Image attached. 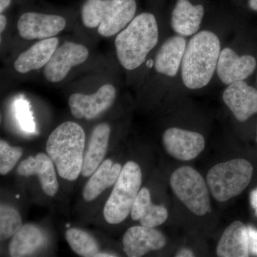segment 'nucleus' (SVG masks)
Returning a JSON list of instances; mask_svg holds the SVG:
<instances>
[{"label": "nucleus", "instance_id": "obj_15", "mask_svg": "<svg viewBox=\"0 0 257 257\" xmlns=\"http://www.w3.org/2000/svg\"><path fill=\"white\" fill-rule=\"evenodd\" d=\"M18 173L23 177L37 176L42 190L49 197H55L58 192L59 183L54 162L46 154L39 153L23 160L19 165Z\"/></svg>", "mask_w": 257, "mask_h": 257}, {"label": "nucleus", "instance_id": "obj_20", "mask_svg": "<svg viewBox=\"0 0 257 257\" xmlns=\"http://www.w3.org/2000/svg\"><path fill=\"white\" fill-rule=\"evenodd\" d=\"M130 214L134 221H140L142 226L150 228L164 224L169 216L164 206L155 205L152 202L151 194L146 187L140 189Z\"/></svg>", "mask_w": 257, "mask_h": 257}, {"label": "nucleus", "instance_id": "obj_28", "mask_svg": "<svg viewBox=\"0 0 257 257\" xmlns=\"http://www.w3.org/2000/svg\"><path fill=\"white\" fill-rule=\"evenodd\" d=\"M247 228L250 255L257 256V229L251 226H248Z\"/></svg>", "mask_w": 257, "mask_h": 257}, {"label": "nucleus", "instance_id": "obj_23", "mask_svg": "<svg viewBox=\"0 0 257 257\" xmlns=\"http://www.w3.org/2000/svg\"><path fill=\"white\" fill-rule=\"evenodd\" d=\"M46 243V236L40 227L32 224L23 225L13 236L9 246L10 256H31Z\"/></svg>", "mask_w": 257, "mask_h": 257}, {"label": "nucleus", "instance_id": "obj_11", "mask_svg": "<svg viewBox=\"0 0 257 257\" xmlns=\"http://www.w3.org/2000/svg\"><path fill=\"white\" fill-rule=\"evenodd\" d=\"M66 25L65 19L58 15L27 13L19 19L18 30L25 40H45L58 35Z\"/></svg>", "mask_w": 257, "mask_h": 257}, {"label": "nucleus", "instance_id": "obj_14", "mask_svg": "<svg viewBox=\"0 0 257 257\" xmlns=\"http://www.w3.org/2000/svg\"><path fill=\"white\" fill-rule=\"evenodd\" d=\"M256 67V60L253 56H239L231 49L225 48L219 55L216 72L221 82L229 85L247 78Z\"/></svg>", "mask_w": 257, "mask_h": 257}, {"label": "nucleus", "instance_id": "obj_27", "mask_svg": "<svg viewBox=\"0 0 257 257\" xmlns=\"http://www.w3.org/2000/svg\"><path fill=\"white\" fill-rule=\"evenodd\" d=\"M16 109L19 121L23 130H26L29 133L35 131V123L32 120L28 104L25 101H18L17 102Z\"/></svg>", "mask_w": 257, "mask_h": 257}, {"label": "nucleus", "instance_id": "obj_17", "mask_svg": "<svg viewBox=\"0 0 257 257\" xmlns=\"http://www.w3.org/2000/svg\"><path fill=\"white\" fill-rule=\"evenodd\" d=\"M216 254L221 257L249 256L247 226L240 221L231 223L221 235Z\"/></svg>", "mask_w": 257, "mask_h": 257}, {"label": "nucleus", "instance_id": "obj_12", "mask_svg": "<svg viewBox=\"0 0 257 257\" xmlns=\"http://www.w3.org/2000/svg\"><path fill=\"white\" fill-rule=\"evenodd\" d=\"M123 249L128 257H141L165 246L167 240L158 230L144 226H133L125 232Z\"/></svg>", "mask_w": 257, "mask_h": 257}, {"label": "nucleus", "instance_id": "obj_32", "mask_svg": "<svg viewBox=\"0 0 257 257\" xmlns=\"http://www.w3.org/2000/svg\"><path fill=\"white\" fill-rule=\"evenodd\" d=\"M11 3V0H0V13H3Z\"/></svg>", "mask_w": 257, "mask_h": 257}, {"label": "nucleus", "instance_id": "obj_33", "mask_svg": "<svg viewBox=\"0 0 257 257\" xmlns=\"http://www.w3.org/2000/svg\"><path fill=\"white\" fill-rule=\"evenodd\" d=\"M248 6L253 11L257 12V0H248Z\"/></svg>", "mask_w": 257, "mask_h": 257}, {"label": "nucleus", "instance_id": "obj_16", "mask_svg": "<svg viewBox=\"0 0 257 257\" xmlns=\"http://www.w3.org/2000/svg\"><path fill=\"white\" fill-rule=\"evenodd\" d=\"M57 37L41 40L20 54L14 63L15 70L26 74L45 67L59 45Z\"/></svg>", "mask_w": 257, "mask_h": 257}, {"label": "nucleus", "instance_id": "obj_25", "mask_svg": "<svg viewBox=\"0 0 257 257\" xmlns=\"http://www.w3.org/2000/svg\"><path fill=\"white\" fill-rule=\"evenodd\" d=\"M20 213L8 204L0 206V239L5 241L13 237L23 226Z\"/></svg>", "mask_w": 257, "mask_h": 257}, {"label": "nucleus", "instance_id": "obj_8", "mask_svg": "<svg viewBox=\"0 0 257 257\" xmlns=\"http://www.w3.org/2000/svg\"><path fill=\"white\" fill-rule=\"evenodd\" d=\"M89 57L87 47L72 42L57 47L43 70L45 78L51 83H58L68 74L72 67L84 63Z\"/></svg>", "mask_w": 257, "mask_h": 257}, {"label": "nucleus", "instance_id": "obj_19", "mask_svg": "<svg viewBox=\"0 0 257 257\" xmlns=\"http://www.w3.org/2000/svg\"><path fill=\"white\" fill-rule=\"evenodd\" d=\"M111 128L106 123L98 124L93 130L89 147L83 160L81 175L89 177L102 163L109 145Z\"/></svg>", "mask_w": 257, "mask_h": 257}, {"label": "nucleus", "instance_id": "obj_10", "mask_svg": "<svg viewBox=\"0 0 257 257\" xmlns=\"http://www.w3.org/2000/svg\"><path fill=\"white\" fill-rule=\"evenodd\" d=\"M162 142L170 156L184 162L194 160L205 148V140L201 134L176 127L166 130Z\"/></svg>", "mask_w": 257, "mask_h": 257}, {"label": "nucleus", "instance_id": "obj_7", "mask_svg": "<svg viewBox=\"0 0 257 257\" xmlns=\"http://www.w3.org/2000/svg\"><path fill=\"white\" fill-rule=\"evenodd\" d=\"M170 184L175 195L194 214L211 212L209 187L197 170L189 166L177 169L171 176Z\"/></svg>", "mask_w": 257, "mask_h": 257}, {"label": "nucleus", "instance_id": "obj_22", "mask_svg": "<svg viewBox=\"0 0 257 257\" xmlns=\"http://www.w3.org/2000/svg\"><path fill=\"white\" fill-rule=\"evenodd\" d=\"M122 166L119 163H113L108 159L99 166L83 189L82 195L86 202H92L99 195L114 186L119 178Z\"/></svg>", "mask_w": 257, "mask_h": 257}, {"label": "nucleus", "instance_id": "obj_2", "mask_svg": "<svg viewBox=\"0 0 257 257\" xmlns=\"http://www.w3.org/2000/svg\"><path fill=\"white\" fill-rule=\"evenodd\" d=\"M220 49L219 38L213 32L202 31L191 39L182 62L186 87L197 89L209 84L217 67Z\"/></svg>", "mask_w": 257, "mask_h": 257}, {"label": "nucleus", "instance_id": "obj_21", "mask_svg": "<svg viewBox=\"0 0 257 257\" xmlns=\"http://www.w3.org/2000/svg\"><path fill=\"white\" fill-rule=\"evenodd\" d=\"M184 37L175 36L163 44L155 61V68L158 73L168 77H175L178 72L186 50Z\"/></svg>", "mask_w": 257, "mask_h": 257}, {"label": "nucleus", "instance_id": "obj_9", "mask_svg": "<svg viewBox=\"0 0 257 257\" xmlns=\"http://www.w3.org/2000/svg\"><path fill=\"white\" fill-rule=\"evenodd\" d=\"M115 98L114 86L104 84L92 94H72L69 99V109L77 119H94L112 105Z\"/></svg>", "mask_w": 257, "mask_h": 257}, {"label": "nucleus", "instance_id": "obj_3", "mask_svg": "<svg viewBox=\"0 0 257 257\" xmlns=\"http://www.w3.org/2000/svg\"><path fill=\"white\" fill-rule=\"evenodd\" d=\"M85 139L82 126L73 121L59 125L49 136L47 153L62 178L74 181L81 175Z\"/></svg>", "mask_w": 257, "mask_h": 257}, {"label": "nucleus", "instance_id": "obj_4", "mask_svg": "<svg viewBox=\"0 0 257 257\" xmlns=\"http://www.w3.org/2000/svg\"><path fill=\"white\" fill-rule=\"evenodd\" d=\"M136 10L135 0H87L81 16L86 28H97L101 36L110 37L133 21Z\"/></svg>", "mask_w": 257, "mask_h": 257}, {"label": "nucleus", "instance_id": "obj_6", "mask_svg": "<svg viewBox=\"0 0 257 257\" xmlns=\"http://www.w3.org/2000/svg\"><path fill=\"white\" fill-rule=\"evenodd\" d=\"M143 182L140 166L135 162H126L114 185L104 208V217L110 224L122 222L131 213Z\"/></svg>", "mask_w": 257, "mask_h": 257}, {"label": "nucleus", "instance_id": "obj_26", "mask_svg": "<svg viewBox=\"0 0 257 257\" xmlns=\"http://www.w3.org/2000/svg\"><path fill=\"white\" fill-rule=\"evenodd\" d=\"M23 149L11 147L5 140L0 141V174L6 175L14 168L23 155Z\"/></svg>", "mask_w": 257, "mask_h": 257}, {"label": "nucleus", "instance_id": "obj_18", "mask_svg": "<svg viewBox=\"0 0 257 257\" xmlns=\"http://www.w3.org/2000/svg\"><path fill=\"white\" fill-rule=\"evenodd\" d=\"M204 15L202 5H193L189 0H178L172 12L171 25L181 36H191L200 28Z\"/></svg>", "mask_w": 257, "mask_h": 257}, {"label": "nucleus", "instance_id": "obj_30", "mask_svg": "<svg viewBox=\"0 0 257 257\" xmlns=\"http://www.w3.org/2000/svg\"><path fill=\"white\" fill-rule=\"evenodd\" d=\"M177 257H192L194 256V252L189 248H181L176 254Z\"/></svg>", "mask_w": 257, "mask_h": 257}, {"label": "nucleus", "instance_id": "obj_29", "mask_svg": "<svg viewBox=\"0 0 257 257\" xmlns=\"http://www.w3.org/2000/svg\"><path fill=\"white\" fill-rule=\"evenodd\" d=\"M250 202L257 216V188L253 189L250 194Z\"/></svg>", "mask_w": 257, "mask_h": 257}, {"label": "nucleus", "instance_id": "obj_1", "mask_svg": "<svg viewBox=\"0 0 257 257\" xmlns=\"http://www.w3.org/2000/svg\"><path fill=\"white\" fill-rule=\"evenodd\" d=\"M159 40L156 18L150 13H143L133 19L115 39L116 57L127 70L138 68Z\"/></svg>", "mask_w": 257, "mask_h": 257}, {"label": "nucleus", "instance_id": "obj_34", "mask_svg": "<svg viewBox=\"0 0 257 257\" xmlns=\"http://www.w3.org/2000/svg\"><path fill=\"white\" fill-rule=\"evenodd\" d=\"M116 256V255L112 254V253H98L95 257H114Z\"/></svg>", "mask_w": 257, "mask_h": 257}, {"label": "nucleus", "instance_id": "obj_13", "mask_svg": "<svg viewBox=\"0 0 257 257\" xmlns=\"http://www.w3.org/2000/svg\"><path fill=\"white\" fill-rule=\"evenodd\" d=\"M223 100L241 122L257 114V89L243 81L229 84L223 93Z\"/></svg>", "mask_w": 257, "mask_h": 257}, {"label": "nucleus", "instance_id": "obj_35", "mask_svg": "<svg viewBox=\"0 0 257 257\" xmlns=\"http://www.w3.org/2000/svg\"><path fill=\"white\" fill-rule=\"evenodd\" d=\"M256 142H257V136H256Z\"/></svg>", "mask_w": 257, "mask_h": 257}, {"label": "nucleus", "instance_id": "obj_31", "mask_svg": "<svg viewBox=\"0 0 257 257\" xmlns=\"http://www.w3.org/2000/svg\"><path fill=\"white\" fill-rule=\"evenodd\" d=\"M7 23H8V20H7L6 17L4 15H0V32L1 33L5 31Z\"/></svg>", "mask_w": 257, "mask_h": 257}, {"label": "nucleus", "instance_id": "obj_5", "mask_svg": "<svg viewBox=\"0 0 257 257\" xmlns=\"http://www.w3.org/2000/svg\"><path fill=\"white\" fill-rule=\"evenodd\" d=\"M253 172L251 164L243 159H234L214 165L207 175L211 195L220 202L237 197L248 187Z\"/></svg>", "mask_w": 257, "mask_h": 257}, {"label": "nucleus", "instance_id": "obj_24", "mask_svg": "<svg viewBox=\"0 0 257 257\" xmlns=\"http://www.w3.org/2000/svg\"><path fill=\"white\" fill-rule=\"evenodd\" d=\"M65 238L74 253L83 257H95L99 246L94 237L78 228H70L65 232Z\"/></svg>", "mask_w": 257, "mask_h": 257}]
</instances>
